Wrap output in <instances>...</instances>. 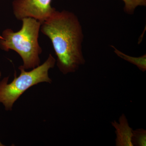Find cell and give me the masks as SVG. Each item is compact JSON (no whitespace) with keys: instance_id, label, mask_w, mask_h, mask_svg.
<instances>
[{"instance_id":"cell-1","label":"cell","mask_w":146,"mask_h":146,"mask_svg":"<svg viewBox=\"0 0 146 146\" xmlns=\"http://www.w3.org/2000/svg\"><path fill=\"white\" fill-rule=\"evenodd\" d=\"M40 31L51 41L58 68L63 74L75 72L84 64L82 45L83 31L74 13L56 10L41 24Z\"/></svg>"},{"instance_id":"cell-2","label":"cell","mask_w":146,"mask_h":146,"mask_svg":"<svg viewBox=\"0 0 146 146\" xmlns=\"http://www.w3.org/2000/svg\"><path fill=\"white\" fill-rule=\"evenodd\" d=\"M22 28L17 32L7 29L0 36V48L5 52L14 51L23 61L21 65L25 70L40 65L42 50L38 42L41 23L33 18L22 19Z\"/></svg>"},{"instance_id":"cell-3","label":"cell","mask_w":146,"mask_h":146,"mask_svg":"<svg viewBox=\"0 0 146 146\" xmlns=\"http://www.w3.org/2000/svg\"><path fill=\"white\" fill-rule=\"evenodd\" d=\"M56 62L55 58L50 54L43 64L31 70L26 71L19 66L21 74L17 76L15 72L14 78L10 83L8 82L9 77L4 78L0 82V103L2 104L5 110H12L15 102L32 86L42 82L51 83L48 72L54 67Z\"/></svg>"},{"instance_id":"cell-4","label":"cell","mask_w":146,"mask_h":146,"mask_svg":"<svg viewBox=\"0 0 146 146\" xmlns=\"http://www.w3.org/2000/svg\"><path fill=\"white\" fill-rule=\"evenodd\" d=\"M52 0H14L13 13L19 21L31 18L42 23L52 15L56 9L51 5Z\"/></svg>"},{"instance_id":"cell-5","label":"cell","mask_w":146,"mask_h":146,"mask_svg":"<svg viewBox=\"0 0 146 146\" xmlns=\"http://www.w3.org/2000/svg\"><path fill=\"white\" fill-rule=\"evenodd\" d=\"M119 121L120 124H118L116 121L112 122V125L116 129V146H133L132 137L133 131L129 126L127 120L124 114L121 116Z\"/></svg>"},{"instance_id":"cell-6","label":"cell","mask_w":146,"mask_h":146,"mask_svg":"<svg viewBox=\"0 0 146 146\" xmlns=\"http://www.w3.org/2000/svg\"><path fill=\"white\" fill-rule=\"evenodd\" d=\"M114 49V52L119 57L128 61L129 63L136 65L141 70L145 72L146 70V55H144L139 57H134L129 56L121 52L113 46H111Z\"/></svg>"},{"instance_id":"cell-7","label":"cell","mask_w":146,"mask_h":146,"mask_svg":"<svg viewBox=\"0 0 146 146\" xmlns=\"http://www.w3.org/2000/svg\"><path fill=\"white\" fill-rule=\"evenodd\" d=\"M124 3V10L128 14H133L137 7L146 5V0H122Z\"/></svg>"},{"instance_id":"cell-8","label":"cell","mask_w":146,"mask_h":146,"mask_svg":"<svg viewBox=\"0 0 146 146\" xmlns=\"http://www.w3.org/2000/svg\"><path fill=\"white\" fill-rule=\"evenodd\" d=\"M132 143L133 146L135 145L137 146H146V130L143 129H140L133 131Z\"/></svg>"},{"instance_id":"cell-9","label":"cell","mask_w":146,"mask_h":146,"mask_svg":"<svg viewBox=\"0 0 146 146\" xmlns=\"http://www.w3.org/2000/svg\"><path fill=\"white\" fill-rule=\"evenodd\" d=\"M5 146V145H4L2 143H1V141H0V146Z\"/></svg>"},{"instance_id":"cell-10","label":"cell","mask_w":146,"mask_h":146,"mask_svg":"<svg viewBox=\"0 0 146 146\" xmlns=\"http://www.w3.org/2000/svg\"><path fill=\"white\" fill-rule=\"evenodd\" d=\"M1 72H0V77H1Z\"/></svg>"}]
</instances>
